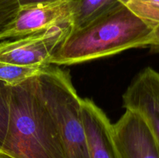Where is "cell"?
<instances>
[{
  "label": "cell",
  "mask_w": 159,
  "mask_h": 158,
  "mask_svg": "<svg viewBox=\"0 0 159 158\" xmlns=\"http://www.w3.org/2000/svg\"><path fill=\"white\" fill-rule=\"evenodd\" d=\"M153 29L122 5L79 29H71L49 64L71 65L148 47Z\"/></svg>",
  "instance_id": "obj_1"
},
{
  "label": "cell",
  "mask_w": 159,
  "mask_h": 158,
  "mask_svg": "<svg viewBox=\"0 0 159 158\" xmlns=\"http://www.w3.org/2000/svg\"><path fill=\"white\" fill-rule=\"evenodd\" d=\"M0 151L13 158H65L57 125L42 99L37 77L12 86L9 127Z\"/></svg>",
  "instance_id": "obj_2"
},
{
  "label": "cell",
  "mask_w": 159,
  "mask_h": 158,
  "mask_svg": "<svg viewBox=\"0 0 159 158\" xmlns=\"http://www.w3.org/2000/svg\"><path fill=\"white\" fill-rule=\"evenodd\" d=\"M39 90L61 139L65 158H90L81 99L68 72L54 65L37 76Z\"/></svg>",
  "instance_id": "obj_3"
},
{
  "label": "cell",
  "mask_w": 159,
  "mask_h": 158,
  "mask_svg": "<svg viewBox=\"0 0 159 158\" xmlns=\"http://www.w3.org/2000/svg\"><path fill=\"white\" fill-rule=\"evenodd\" d=\"M71 29V23L0 42V62L20 65L49 64L50 59Z\"/></svg>",
  "instance_id": "obj_4"
},
{
  "label": "cell",
  "mask_w": 159,
  "mask_h": 158,
  "mask_svg": "<svg viewBox=\"0 0 159 158\" xmlns=\"http://www.w3.org/2000/svg\"><path fill=\"white\" fill-rule=\"evenodd\" d=\"M113 126V138L121 158H159V149L145 119L126 110Z\"/></svg>",
  "instance_id": "obj_5"
},
{
  "label": "cell",
  "mask_w": 159,
  "mask_h": 158,
  "mask_svg": "<svg viewBox=\"0 0 159 158\" xmlns=\"http://www.w3.org/2000/svg\"><path fill=\"white\" fill-rule=\"evenodd\" d=\"M123 100L126 109L145 119L159 149V72L151 67L142 70L126 90Z\"/></svg>",
  "instance_id": "obj_6"
},
{
  "label": "cell",
  "mask_w": 159,
  "mask_h": 158,
  "mask_svg": "<svg viewBox=\"0 0 159 158\" xmlns=\"http://www.w3.org/2000/svg\"><path fill=\"white\" fill-rule=\"evenodd\" d=\"M73 0H59L23 6L10 29L0 40L16 38L55 25L71 23Z\"/></svg>",
  "instance_id": "obj_7"
},
{
  "label": "cell",
  "mask_w": 159,
  "mask_h": 158,
  "mask_svg": "<svg viewBox=\"0 0 159 158\" xmlns=\"http://www.w3.org/2000/svg\"><path fill=\"white\" fill-rule=\"evenodd\" d=\"M81 108L90 158H121L107 115L90 99H81Z\"/></svg>",
  "instance_id": "obj_8"
},
{
  "label": "cell",
  "mask_w": 159,
  "mask_h": 158,
  "mask_svg": "<svg viewBox=\"0 0 159 158\" xmlns=\"http://www.w3.org/2000/svg\"><path fill=\"white\" fill-rule=\"evenodd\" d=\"M127 0H73L71 29L86 26L100 15L122 6Z\"/></svg>",
  "instance_id": "obj_9"
},
{
  "label": "cell",
  "mask_w": 159,
  "mask_h": 158,
  "mask_svg": "<svg viewBox=\"0 0 159 158\" xmlns=\"http://www.w3.org/2000/svg\"><path fill=\"white\" fill-rule=\"evenodd\" d=\"M54 66L50 64L20 65L0 62V81L6 82L10 86H14L28 79L48 72Z\"/></svg>",
  "instance_id": "obj_10"
},
{
  "label": "cell",
  "mask_w": 159,
  "mask_h": 158,
  "mask_svg": "<svg viewBox=\"0 0 159 158\" xmlns=\"http://www.w3.org/2000/svg\"><path fill=\"white\" fill-rule=\"evenodd\" d=\"M126 6L152 29L159 25V0H127Z\"/></svg>",
  "instance_id": "obj_11"
},
{
  "label": "cell",
  "mask_w": 159,
  "mask_h": 158,
  "mask_svg": "<svg viewBox=\"0 0 159 158\" xmlns=\"http://www.w3.org/2000/svg\"><path fill=\"white\" fill-rule=\"evenodd\" d=\"M12 86L0 81V150L6 139L10 114Z\"/></svg>",
  "instance_id": "obj_12"
},
{
  "label": "cell",
  "mask_w": 159,
  "mask_h": 158,
  "mask_svg": "<svg viewBox=\"0 0 159 158\" xmlns=\"http://www.w3.org/2000/svg\"><path fill=\"white\" fill-rule=\"evenodd\" d=\"M20 9L19 0H0V40L16 20Z\"/></svg>",
  "instance_id": "obj_13"
},
{
  "label": "cell",
  "mask_w": 159,
  "mask_h": 158,
  "mask_svg": "<svg viewBox=\"0 0 159 158\" xmlns=\"http://www.w3.org/2000/svg\"><path fill=\"white\" fill-rule=\"evenodd\" d=\"M148 47L152 53H159V25L152 30Z\"/></svg>",
  "instance_id": "obj_14"
},
{
  "label": "cell",
  "mask_w": 159,
  "mask_h": 158,
  "mask_svg": "<svg viewBox=\"0 0 159 158\" xmlns=\"http://www.w3.org/2000/svg\"><path fill=\"white\" fill-rule=\"evenodd\" d=\"M19 1H20L21 7H23V6H33V5L40 4V3H47L51 2L59 1V0H19Z\"/></svg>",
  "instance_id": "obj_15"
},
{
  "label": "cell",
  "mask_w": 159,
  "mask_h": 158,
  "mask_svg": "<svg viewBox=\"0 0 159 158\" xmlns=\"http://www.w3.org/2000/svg\"><path fill=\"white\" fill-rule=\"evenodd\" d=\"M0 158H13V157H12V156L6 154V153H3V152L0 151Z\"/></svg>",
  "instance_id": "obj_16"
}]
</instances>
